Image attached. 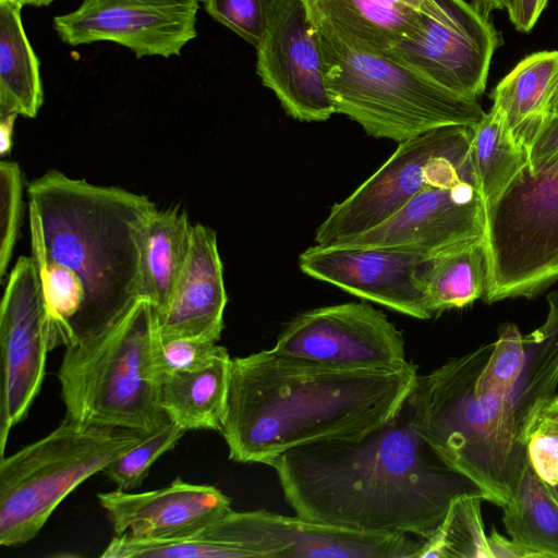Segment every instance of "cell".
Returning <instances> with one entry per match:
<instances>
[{
  "instance_id": "1",
  "label": "cell",
  "mask_w": 558,
  "mask_h": 558,
  "mask_svg": "<svg viewBox=\"0 0 558 558\" xmlns=\"http://www.w3.org/2000/svg\"><path fill=\"white\" fill-rule=\"evenodd\" d=\"M542 326H502L495 342L417 375L405 402L413 428L504 507L529 463L539 413L557 396L558 292Z\"/></svg>"
},
{
  "instance_id": "2",
  "label": "cell",
  "mask_w": 558,
  "mask_h": 558,
  "mask_svg": "<svg viewBox=\"0 0 558 558\" xmlns=\"http://www.w3.org/2000/svg\"><path fill=\"white\" fill-rule=\"evenodd\" d=\"M267 465L296 515L361 531L424 539L456 498L495 502L413 428L405 401L391 420L362 438L298 446Z\"/></svg>"
},
{
  "instance_id": "3",
  "label": "cell",
  "mask_w": 558,
  "mask_h": 558,
  "mask_svg": "<svg viewBox=\"0 0 558 558\" xmlns=\"http://www.w3.org/2000/svg\"><path fill=\"white\" fill-rule=\"evenodd\" d=\"M32 258L47 307L51 350L110 327L141 296L145 195L49 170L27 189Z\"/></svg>"
},
{
  "instance_id": "4",
  "label": "cell",
  "mask_w": 558,
  "mask_h": 558,
  "mask_svg": "<svg viewBox=\"0 0 558 558\" xmlns=\"http://www.w3.org/2000/svg\"><path fill=\"white\" fill-rule=\"evenodd\" d=\"M417 367L347 368L274 348L231 360L221 435L229 459L266 464L298 446L357 439L391 420Z\"/></svg>"
},
{
  "instance_id": "5",
  "label": "cell",
  "mask_w": 558,
  "mask_h": 558,
  "mask_svg": "<svg viewBox=\"0 0 558 558\" xmlns=\"http://www.w3.org/2000/svg\"><path fill=\"white\" fill-rule=\"evenodd\" d=\"M326 85L336 113L376 138L398 143L432 130L472 128L485 111L385 52L318 33Z\"/></svg>"
},
{
  "instance_id": "6",
  "label": "cell",
  "mask_w": 558,
  "mask_h": 558,
  "mask_svg": "<svg viewBox=\"0 0 558 558\" xmlns=\"http://www.w3.org/2000/svg\"><path fill=\"white\" fill-rule=\"evenodd\" d=\"M155 333L154 307L141 299L110 327L68 345L58 372L65 415L145 433L168 424L154 369Z\"/></svg>"
},
{
  "instance_id": "7",
  "label": "cell",
  "mask_w": 558,
  "mask_h": 558,
  "mask_svg": "<svg viewBox=\"0 0 558 558\" xmlns=\"http://www.w3.org/2000/svg\"><path fill=\"white\" fill-rule=\"evenodd\" d=\"M148 434L65 415L43 438L1 457L0 545L21 546L33 539L69 494Z\"/></svg>"
},
{
  "instance_id": "8",
  "label": "cell",
  "mask_w": 558,
  "mask_h": 558,
  "mask_svg": "<svg viewBox=\"0 0 558 558\" xmlns=\"http://www.w3.org/2000/svg\"><path fill=\"white\" fill-rule=\"evenodd\" d=\"M484 300L534 298L558 279V161L525 166L486 207Z\"/></svg>"
},
{
  "instance_id": "9",
  "label": "cell",
  "mask_w": 558,
  "mask_h": 558,
  "mask_svg": "<svg viewBox=\"0 0 558 558\" xmlns=\"http://www.w3.org/2000/svg\"><path fill=\"white\" fill-rule=\"evenodd\" d=\"M471 133L469 126L451 125L399 143L373 175L330 208L316 230V243L331 245L379 226L425 187H449L474 178Z\"/></svg>"
},
{
  "instance_id": "10",
  "label": "cell",
  "mask_w": 558,
  "mask_h": 558,
  "mask_svg": "<svg viewBox=\"0 0 558 558\" xmlns=\"http://www.w3.org/2000/svg\"><path fill=\"white\" fill-rule=\"evenodd\" d=\"M500 36L465 0H424L418 31L385 52L446 89L477 99Z\"/></svg>"
},
{
  "instance_id": "11",
  "label": "cell",
  "mask_w": 558,
  "mask_h": 558,
  "mask_svg": "<svg viewBox=\"0 0 558 558\" xmlns=\"http://www.w3.org/2000/svg\"><path fill=\"white\" fill-rule=\"evenodd\" d=\"M0 453L11 428L25 418L40 391L51 350L47 307L35 263L21 256L0 305Z\"/></svg>"
},
{
  "instance_id": "12",
  "label": "cell",
  "mask_w": 558,
  "mask_h": 558,
  "mask_svg": "<svg viewBox=\"0 0 558 558\" xmlns=\"http://www.w3.org/2000/svg\"><path fill=\"white\" fill-rule=\"evenodd\" d=\"M199 5L201 0H82L52 25L70 47L109 41L136 58H170L196 37Z\"/></svg>"
},
{
  "instance_id": "13",
  "label": "cell",
  "mask_w": 558,
  "mask_h": 558,
  "mask_svg": "<svg viewBox=\"0 0 558 558\" xmlns=\"http://www.w3.org/2000/svg\"><path fill=\"white\" fill-rule=\"evenodd\" d=\"M402 332L366 303L303 312L279 333L274 349L337 367H397L409 361Z\"/></svg>"
},
{
  "instance_id": "14",
  "label": "cell",
  "mask_w": 558,
  "mask_h": 558,
  "mask_svg": "<svg viewBox=\"0 0 558 558\" xmlns=\"http://www.w3.org/2000/svg\"><path fill=\"white\" fill-rule=\"evenodd\" d=\"M233 544L248 558H416L412 534L368 532L267 510L226 514Z\"/></svg>"
},
{
  "instance_id": "15",
  "label": "cell",
  "mask_w": 558,
  "mask_h": 558,
  "mask_svg": "<svg viewBox=\"0 0 558 558\" xmlns=\"http://www.w3.org/2000/svg\"><path fill=\"white\" fill-rule=\"evenodd\" d=\"M255 49L256 73L287 114L303 122H320L336 113L318 35L303 0H279Z\"/></svg>"
},
{
  "instance_id": "16",
  "label": "cell",
  "mask_w": 558,
  "mask_h": 558,
  "mask_svg": "<svg viewBox=\"0 0 558 558\" xmlns=\"http://www.w3.org/2000/svg\"><path fill=\"white\" fill-rule=\"evenodd\" d=\"M486 209L474 178L449 187L428 186L379 226L331 245L378 247L428 258L484 240Z\"/></svg>"
},
{
  "instance_id": "17",
  "label": "cell",
  "mask_w": 558,
  "mask_h": 558,
  "mask_svg": "<svg viewBox=\"0 0 558 558\" xmlns=\"http://www.w3.org/2000/svg\"><path fill=\"white\" fill-rule=\"evenodd\" d=\"M430 258L405 251L316 244L299 256L307 276L417 319L432 312L423 282Z\"/></svg>"
},
{
  "instance_id": "18",
  "label": "cell",
  "mask_w": 558,
  "mask_h": 558,
  "mask_svg": "<svg viewBox=\"0 0 558 558\" xmlns=\"http://www.w3.org/2000/svg\"><path fill=\"white\" fill-rule=\"evenodd\" d=\"M114 535L159 541L183 535L231 510L219 488L177 477L155 490L131 493L117 488L97 495Z\"/></svg>"
},
{
  "instance_id": "19",
  "label": "cell",
  "mask_w": 558,
  "mask_h": 558,
  "mask_svg": "<svg viewBox=\"0 0 558 558\" xmlns=\"http://www.w3.org/2000/svg\"><path fill=\"white\" fill-rule=\"evenodd\" d=\"M228 296L216 232L196 223L191 252L166 308L155 314L163 338H195L217 342L223 329ZM155 313V312H154Z\"/></svg>"
},
{
  "instance_id": "20",
  "label": "cell",
  "mask_w": 558,
  "mask_h": 558,
  "mask_svg": "<svg viewBox=\"0 0 558 558\" xmlns=\"http://www.w3.org/2000/svg\"><path fill=\"white\" fill-rule=\"evenodd\" d=\"M316 32L387 51L418 31L424 0H303Z\"/></svg>"
},
{
  "instance_id": "21",
  "label": "cell",
  "mask_w": 558,
  "mask_h": 558,
  "mask_svg": "<svg viewBox=\"0 0 558 558\" xmlns=\"http://www.w3.org/2000/svg\"><path fill=\"white\" fill-rule=\"evenodd\" d=\"M558 92V50L523 58L493 89L490 98L514 138L526 147L543 122Z\"/></svg>"
},
{
  "instance_id": "22",
  "label": "cell",
  "mask_w": 558,
  "mask_h": 558,
  "mask_svg": "<svg viewBox=\"0 0 558 558\" xmlns=\"http://www.w3.org/2000/svg\"><path fill=\"white\" fill-rule=\"evenodd\" d=\"M232 357L219 345L204 366L165 375L160 404L169 421L187 430L220 432L227 409Z\"/></svg>"
},
{
  "instance_id": "23",
  "label": "cell",
  "mask_w": 558,
  "mask_h": 558,
  "mask_svg": "<svg viewBox=\"0 0 558 558\" xmlns=\"http://www.w3.org/2000/svg\"><path fill=\"white\" fill-rule=\"evenodd\" d=\"M193 229L179 208L156 210L143 235L141 296L150 302L155 314L168 305L187 262Z\"/></svg>"
},
{
  "instance_id": "24",
  "label": "cell",
  "mask_w": 558,
  "mask_h": 558,
  "mask_svg": "<svg viewBox=\"0 0 558 558\" xmlns=\"http://www.w3.org/2000/svg\"><path fill=\"white\" fill-rule=\"evenodd\" d=\"M14 0H0V117L35 118L44 104L39 60Z\"/></svg>"
},
{
  "instance_id": "25",
  "label": "cell",
  "mask_w": 558,
  "mask_h": 558,
  "mask_svg": "<svg viewBox=\"0 0 558 558\" xmlns=\"http://www.w3.org/2000/svg\"><path fill=\"white\" fill-rule=\"evenodd\" d=\"M471 131L470 161L486 209L527 166L529 154L526 147L514 138L501 112L495 107L485 112Z\"/></svg>"
},
{
  "instance_id": "26",
  "label": "cell",
  "mask_w": 558,
  "mask_h": 558,
  "mask_svg": "<svg viewBox=\"0 0 558 558\" xmlns=\"http://www.w3.org/2000/svg\"><path fill=\"white\" fill-rule=\"evenodd\" d=\"M504 525L511 539L558 558V498L526 464L514 496L502 507Z\"/></svg>"
},
{
  "instance_id": "27",
  "label": "cell",
  "mask_w": 558,
  "mask_h": 558,
  "mask_svg": "<svg viewBox=\"0 0 558 558\" xmlns=\"http://www.w3.org/2000/svg\"><path fill=\"white\" fill-rule=\"evenodd\" d=\"M484 240L468 242L430 258L423 282L434 314L462 308L484 295Z\"/></svg>"
},
{
  "instance_id": "28",
  "label": "cell",
  "mask_w": 558,
  "mask_h": 558,
  "mask_svg": "<svg viewBox=\"0 0 558 558\" xmlns=\"http://www.w3.org/2000/svg\"><path fill=\"white\" fill-rule=\"evenodd\" d=\"M478 496L456 498L435 532L422 539L416 558H492Z\"/></svg>"
},
{
  "instance_id": "29",
  "label": "cell",
  "mask_w": 558,
  "mask_h": 558,
  "mask_svg": "<svg viewBox=\"0 0 558 558\" xmlns=\"http://www.w3.org/2000/svg\"><path fill=\"white\" fill-rule=\"evenodd\" d=\"M185 433V429L170 421L112 461L101 473L119 489L130 492L143 483L151 465L173 449Z\"/></svg>"
},
{
  "instance_id": "30",
  "label": "cell",
  "mask_w": 558,
  "mask_h": 558,
  "mask_svg": "<svg viewBox=\"0 0 558 558\" xmlns=\"http://www.w3.org/2000/svg\"><path fill=\"white\" fill-rule=\"evenodd\" d=\"M279 0H201L204 11L243 40L257 47Z\"/></svg>"
},
{
  "instance_id": "31",
  "label": "cell",
  "mask_w": 558,
  "mask_h": 558,
  "mask_svg": "<svg viewBox=\"0 0 558 558\" xmlns=\"http://www.w3.org/2000/svg\"><path fill=\"white\" fill-rule=\"evenodd\" d=\"M527 460L550 487L558 485V395L536 417L527 438Z\"/></svg>"
},
{
  "instance_id": "32",
  "label": "cell",
  "mask_w": 558,
  "mask_h": 558,
  "mask_svg": "<svg viewBox=\"0 0 558 558\" xmlns=\"http://www.w3.org/2000/svg\"><path fill=\"white\" fill-rule=\"evenodd\" d=\"M23 180L19 165L0 162V277L5 276L21 222Z\"/></svg>"
},
{
  "instance_id": "33",
  "label": "cell",
  "mask_w": 558,
  "mask_h": 558,
  "mask_svg": "<svg viewBox=\"0 0 558 558\" xmlns=\"http://www.w3.org/2000/svg\"><path fill=\"white\" fill-rule=\"evenodd\" d=\"M217 342L195 338H163L155 333L153 362L156 375L193 371L204 366L218 350Z\"/></svg>"
},
{
  "instance_id": "34",
  "label": "cell",
  "mask_w": 558,
  "mask_h": 558,
  "mask_svg": "<svg viewBox=\"0 0 558 558\" xmlns=\"http://www.w3.org/2000/svg\"><path fill=\"white\" fill-rule=\"evenodd\" d=\"M527 170L537 174L558 161V114L549 116L527 146Z\"/></svg>"
},
{
  "instance_id": "35",
  "label": "cell",
  "mask_w": 558,
  "mask_h": 558,
  "mask_svg": "<svg viewBox=\"0 0 558 558\" xmlns=\"http://www.w3.org/2000/svg\"><path fill=\"white\" fill-rule=\"evenodd\" d=\"M548 0H512L507 10L515 29L529 33L546 8Z\"/></svg>"
},
{
  "instance_id": "36",
  "label": "cell",
  "mask_w": 558,
  "mask_h": 558,
  "mask_svg": "<svg viewBox=\"0 0 558 558\" xmlns=\"http://www.w3.org/2000/svg\"><path fill=\"white\" fill-rule=\"evenodd\" d=\"M492 558H543L542 554L496 531L488 535Z\"/></svg>"
},
{
  "instance_id": "37",
  "label": "cell",
  "mask_w": 558,
  "mask_h": 558,
  "mask_svg": "<svg viewBox=\"0 0 558 558\" xmlns=\"http://www.w3.org/2000/svg\"><path fill=\"white\" fill-rule=\"evenodd\" d=\"M16 114H8L4 117H0V154L1 156H5L10 154L12 148V137L14 124L16 121Z\"/></svg>"
},
{
  "instance_id": "38",
  "label": "cell",
  "mask_w": 558,
  "mask_h": 558,
  "mask_svg": "<svg viewBox=\"0 0 558 558\" xmlns=\"http://www.w3.org/2000/svg\"><path fill=\"white\" fill-rule=\"evenodd\" d=\"M512 0H473L472 4L483 14L489 15L495 10H508Z\"/></svg>"
},
{
  "instance_id": "39",
  "label": "cell",
  "mask_w": 558,
  "mask_h": 558,
  "mask_svg": "<svg viewBox=\"0 0 558 558\" xmlns=\"http://www.w3.org/2000/svg\"><path fill=\"white\" fill-rule=\"evenodd\" d=\"M14 1L19 2L23 7L28 5V7L40 8V7L49 5L54 0H14Z\"/></svg>"
},
{
  "instance_id": "40",
  "label": "cell",
  "mask_w": 558,
  "mask_h": 558,
  "mask_svg": "<svg viewBox=\"0 0 558 558\" xmlns=\"http://www.w3.org/2000/svg\"><path fill=\"white\" fill-rule=\"evenodd\" d=\"M551 114H558V92L553 100L551 107H550V116Z\"/></svg>"
},
{
  "instance_id": "41",
  "label": "cell",
  "mask_w": 558,
  "mask_h": 558,
  "mask_svg": "<svg viewBox=\"0 0 558 558\" xmlns=\"http://www.w3.org/2000/svg\"><path fill=\"white\" fill-rule=\"evenodd\" d=\"M549 487H550V486H549ZM550 488L554 490V493L556 494V496H557V498H558V485H557V486H555V487H550Z\"/></svg>"
}]
</instances>
